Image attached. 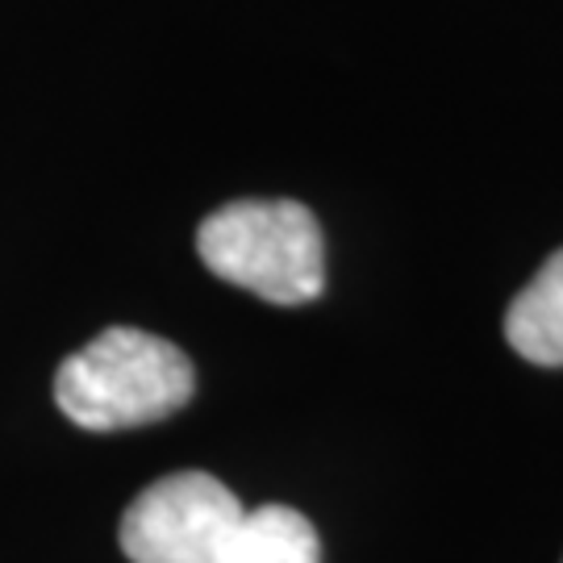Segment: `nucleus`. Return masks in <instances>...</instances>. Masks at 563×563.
I'll return each mask as SVG.
<instances>
[{
	"label": "nucleus",
	"instance_id": "nucleus-4",
	"mask_svg": "<svg viewBox=\"0 0 563 563\" xmlns=\"http://www.w3.org/2000/svg\"><path fill=\"white\" fill-rule=\"evenodd\" d=\"M505 339L522 360L563 367V251H555L514 297L505 313Z\"/></svg>",
	"mask_w": 563,
	"mask_h": 563
},
{
	"label": "nucleus",
	"instance_id": "nucleus-2",
	"mask_svg": "<svg viewBox=\"0 0 563 563\" xmlns=\"http://www.w3.org/2000/svg\"><path fill=\"white\" fill-rule=\"evenodd\" d=\"M201 263L272 305H309L325 288V242L301 201H230L197 230Z\"/></svg>",
	"mask_w": 563,
	"mask_h": 563
},
{
	"label": "nucleus",
	"instance_id": "nucleus-1",
	"mask_svg": "<svg viewBox=\"0 0 563 563\" xmlns=\"http://www.w3.org/2000/svg\"><path fill=\"white\" fill-rule=\"evenodd\" d=\"M197 372L176 342L109 325L55 372V401L84 430H130L172 418L192 401Z\"/></svg>",
	"mask_w": 563,
	"mask_h": 563
},
{
	"label": "nucleus",
	"instance_id": "nucleus-3",
	"mask_svg": "<svg viewBox=\"0 0 563 563\" xmlns=\"http://www.w3.org/2000/svg\"><path fill=\"white\" fill-rule=\"evenodd\" d=\"M242 514L239 497L218 476L176 472L134 497L118 539L134 563H213Z\"/></svg>",
	"mask_w": 563,
	"mask_h": 563
},
{
	"label": "nucleus",
	"instance_id": "nucleus-5",
	"mask_svg": "<svg viewBox=\"0 0 563 563\" xmlns=\"http://www.w3.org/2000/svg\"><path fill=\"white\" fill-rule=\"evenodd\" d=\"M213 563H322V543L305 514L263 505L242 514Z\"/></svg>",
	"mask_w": 563,
	"mask_h": 563
}]
</instances>
